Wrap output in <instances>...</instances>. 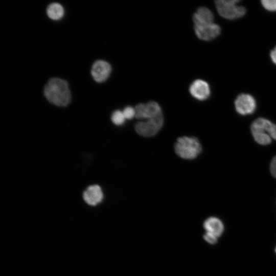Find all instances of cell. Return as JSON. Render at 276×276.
Wrapping results in <instances>:
<instances>
[{
	"label": "cell",
	"mask_w": 276,
	"mask_h": 276,
	"mask_svg": "<svg viewBox=\"0 0 276 276\" xmlns=\"http://www.w3.org/2000/svg\"><path fill=\"white\" fill-rule=\"evenodd\" d=\"M203 238L208 243L211 244H214L217 242L218 237L213 234L205 232L203 236Z\"/></svg>",
	"instance_id": "cell-18"
},
{
	"label": "cell",
	"mask_w": 276,
	"mask_h": 276,
	"mask_svg": "<svg viewBox=\"0 0 276 276\" xmlns=\"http://www.w3.org/2000/svg\"><path fill=\"white\" fill-rule=\"evenodd\" d=\"M214 15L212 12L206 7L199 8L193 16L194 27L205 25L213 22Z\"/></svg>",
	"instance_id": "cell-12"
},
{
	"label": "cell",
	"mask_w": 276,
	"mask_h": 276,
	"mask_svg": "<svg viewBox=\"0 0 276 276\" xmlns=\"http://www.w3.org/2000/svg\"><path fill=\"white\" fill-rule=\"evenodd\" d=\"M111 71L110 64L102 60H99L93 64L91 74L94 79L97 82H103L109 77Z\"/></svg>",
	"instance_id": "cell-10"
},
{
	"label": "cell",
	"mask_w": 276,
	"mask_h": 276,
	"mask_svg": "<svg viewBox=\"0 0 276 276\" xmlns=\"http://www.w3.org/2000/svg\"><path fill=\"white\" fill-rule=\"evenodd\" d=\"M122 111L126 119L130 120L135 117V109L131 106H126Z\"/></svg>",
	"instance_id": "cell-17"
},
{
	"label": "cell",
	"mask_w": 276,
	"mask_h": 276,
	"mask_svg": "<svg viewBox=\"0 0 276 276\" xmlns=\"http://www.w3.org/2000/svg\"><path fill=\"white\" fill-rule=\"evenodd\" d=\"M174 149L179 156L187 159L195 158L202 150L201 144L196 137L188 136L179 137Z\"/></svg>",
	"instance_id": "cell-3"
},
{
	"label": "cell",
	"mask_w": 276,
	"mask_h": 276,
	"mask_svg": "<svg viewBox=\"0 0 276 276\" xmlns=\"http://www.w3.org/2000/svg\"><path fill=\"white\" fill-rule=\"evenodd\" d=\"M275 253H276V247H275Z\"/></svg>",
	"instance_id": "cell-21"
},
{
	"label": "cell",
	"mask_w": 276,
	"mask_h": 276,
	"mask_svg": "<svg viewBox=\"0 0 276 276\" xmlns=\"http://www.w3.org/2000/svg\"><path fill=\"white\" fill-rule=\"evenodd\" d=\"M203 226L206 232L220 237L223 232L224 225L222 222L218 218L211 217L205 220Z\"/></svg>",
	"instance_id": "cell-13"
},
{
	"label": "cell",
	"mask_w": 276,
	"mask_h": 276,
	"mask_svg": "<svg viewBox=\"0 0 276 276\" xmlns=\"http://www.w3.org/2000/svg\"><path fill=\"white\" fill-rule=\"evenodd\" d=\"M238 0H217L215 6L219 14L227 19H236L244 16L246 13L245 7L239 6Z\"/></svg>",
	"instance_id": "cell-4"
},
{
	"label": "cell",
	"mask_w": 276,
	"mask_h": 276,
	"mask_svg": "<svg viewBox=\"0 0 276 276\" xmlns=\"http://www.w3.org/2000/svg\"><path fill=\"white\" fill-rule=\"evenodd\" d=\"M234 104L237 112L243 116L252 114L257 106L255 98L247 94H241L238 95Z\"/></svg>",
	"instance_id": "cell-6"
},
{
	"label": "cell",
	"mask_w": 276,
	"mask_h": 276,
	"mask_svg": "<svg viewBox=\"0 0 276 276\" xmlns=\"http://www.w3.org/2000/svg\"><path fill=\"white\" fill-rule=\"evenodd\" d=\"M270 170L272 175L276 178V156H275L271 161Z\"/></svg>",
	"instance_id": "cell-19"
},
{
	"label": "cell",
	"mask_w": 276,
	"mask_h": 276,
	"mask_svg": "<svg viewBox=\"0 0 276 276\" xmlns=\"http://www.w3.org/2000/svg\"><path fill=\"white\" fill-rule=\"evenodd\" d=\"M163 123L164 117L161 113L153 118L138 122L135 125V130L141 136L151 137L158 132Z\"/></svg>",
	"instance_id": "cell-5"
},
{
	"label": "cell",
	"mask_w": 276,
	"mask_h": 276,
	"mask_svg": "<svg viewBox=\"0 0 276 276\" xmlns=\"http://www.w3.org/2000/svg\"><path fill=\"white\" fill-rule=\"evenodd\" d=\"M270 55L272 61L276 65V47L271 50Z\"/></svg>",
	"instance_id": "cell-20"
},
{
	"label": "cell",
	"mask_w": 276,
	"mask_h": 276,
	"mask_svg": "<svg viewBox=\"0 0 276 276\" xmlns=\"http://www.w3.org/2000/svg\"><path fill=\"white\" fill-rule=\"evenodd\" d=\"M111 119L113 123L115 125H121L124 123L126 119L123 111L117 110L112 113Z\"/></svg>",
	"instance_id": "cell-15"
},
{
	"label": "cell",
	"mask_w": 276,
	"mask_h": 276,
	"mask_svg": "<svg viewBox=\"0 0 276 276\" xmlns=\"http://www.w3.org/2000/svg\"><path fill=\"white\" fill-rule=\"evenodd\" d=\"M189 92L194 98L203 101L210 97L211 89L208 82L201 79H197L190 85Z\"/></svg>",
	"instance_id": "cell-9"
},
{
	"label": "cell",
	"mask_w": 276,
	"mask_h": 276,
	"mask_svg": "<svg viewBox=\"0 0 276 276\" xmlns=\"http://www.w3.org/2000/svg\"><path fill=\"white\" fill-rule=\"evenodd\" d=\"M250 129L254 139L260 145H268L272 139L276 141V125L268 119H257L251 124Z\"/></svg>",
	"instance_id": "cell-2"
},
{
	"label": "cell",
	"mask_w": 276,
	"mask_h": 276,
	"mask_svg": "<svg viewBox=\"0 0 276 276\" xmlns=\"http://www.w3.org/2000/svg\"><path fill=\"white\" fill-rule=\"evenodd\" d=\"M44 95L51 103L65 106L71 100V93L67 82L58 78L50 79L44 88Z\"/></svg>",
	"instance_id": "cell-1"
},
{
	"label": "cell",
	"mask_w": 276,
	"mask_h": 276,
	"mask_svg": "<svg viewBox=\"0 0 276 276\" xmlns=\"http://www.w3.org/2000/svg\"><path fill=\"white\" fill-rule=\"evenodd\" d=\"M194 31L197 37L204 41L211 40L221 33L220 26L215 23L194 27Z\"/></svg>",
	"instance_id": "cell-8"
},
{
	"label": "cell",
	"mask_w": 276,
	"mask_h": 276,
	"mask_svg": "<svg viewBox=\"0 0 276 276\" xmlns=\"http://www.w3.org/2000/svg\"><path fill=\"white\" fill-rule=\"evenodd\" d=\"M47 14L48 17L53 20H59L64 14V9L62 6L57 3L50 4L47 8Z\"/></svg>",
	"instance_id": "cell-14"
},
{
	"label": "cell",
	"mask_w": 276,
	"mask_h": 276,
	"mask_svg": "<svg viewBox=\"0 0 276 276\" xmlns=\"http://www.w3.org/2000/svg\"><path fill=\"white\" fill-rule=\"evenodd\" d=\"M134 109L135 117L139 119L147 120L162 113L159 105L155 101L139 104Z\"/></svg>",
	"instance_id": "cell-7"
},
{
	"label": "cell",
	"mask_w": 276,
	"mask_h": 276,
	"mask_svg": "<svg viewBox=\"0 0 276 276\" xmlns=\"http://www.w3.org/2000/svg\"><path fill=\"white\" fill-rule=\"evenodd\" d=\"M261 4L266 10L271 12L276 11V0H262Z\"/></svg>",
	"instance_id": "cell-16"
},
{
	"label": "cell",
	"mask_w": 276,
	"mask_h": 276,
	"mask_svg": "<svg viewBox=\"0 0 276 276\" xmlns=\"http://www.w3.org/2000/svg\"><path fill=\"white\" fill-rule=\"evenodd\" d=\"M83 198L88 204L96 205L101 202L103 194L101 187L97 185L89 186L83 193Z\"/></svg>",
	"instance_id": "cell-11"
}]
</instances>
